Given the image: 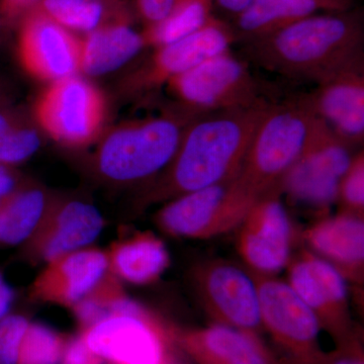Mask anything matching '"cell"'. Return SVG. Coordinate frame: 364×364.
Listing matches in <instances>:
<instances>
[{
    "mask_svg": "<svg viewBox=\"0 0 364 364\" xmlns=\"http://www.w3.org/2000/svg\"><path fill=\"white\" fill-rule=\"evenodd\" d=\"M272 102L205 112L184 131L173 159L144 191L141 205L166 203L238 176L254 134Z\"/></svg>",
    "mask_w": 364,
    "mask_h": 364,
    "instance_id": "obj_1",
    "label": "cell"
},
{
    "mask_svg": "<svg viewBox=\"0 0 364 364\" xmlns=\"http://www.w3.org/2000/svg\"><path fill=\"white\" fill-rule=\"evenodd\" d=\"M242 45L246 57L261 68L318 85L364 67L363 13L351 9L313 14Z\"/></svg>",
    "mask_w": 364,
    "mask_h": 364,
    "instance_id": "obj_2",
    "label": "cell"
},
{
    "mask_svg": "<svg viewBox=\"0 0 364 364\" xmlns=\"http://www.w3.org/2000/svg\"><path fill=\"white\" fill-rule=\"evenodd\" d=\"M198 112L181 105L155 117L119 124L100 139L91 160L100 181L126 188L154 179L173 159Z\"/></svg>",
    "mask_w": 364,
    "mask_h": 364,
    "instance_id": "obj_3",
    "label": "cell"
},
{
    "mask_svg": "<svg viewBox=\"0 0 364 364\" xmlns=\"http://www.w3.org/2000/svg\"><path fill=\"white\" fill-rule=\"evenodd\" d=\"M327 128L304 95L272 102L254 134L239 177L259 196L280 189L287 171Z\"/></svg>",
    "mask_w": 364,
    "mask_h": 364,
    "instance_id": "obj_4",
    "label": "cell"
},
{
    "mask_svg": "<svg viewBox=\"0 0 364 364\" xmlns=\"http://www.w3.org/2000/svg\"><path fill=\"white\" fill-rule=\"evenodd\" d=\"M172 325L128 296L117 313L78 333L105 364H191Z\"/></svg>",
    "mask_w": 364,
    "mask_h": 364,
    "instance_id": "obj_5",
    "label": "cell"
},
{
    "mask_svg": "<svg viewBox=\"0 0 364 364\" xmlns=\"http://www.w3.org/2000/svg\"><path fill=\"white\" fill-rule=\"evenodd\" d=\"M259 198L237 176L164 203L155 223L176 238H213L240 226Z\"/></svg>",
    "mask_w": 364,
    "mask_h": 364,
    "instance_id": "obj_6",
    "label": "cell"
},
{
    "mask_svg": "<svg viewBox=\"0 0 364 364\" xmlns=\"http://www.w3.org/2000/svg\"><path fill=\"white\" fill-rule=\"evenodd\" d=\"M167 85L177 105L198 114L242 109L264 100L247 61L231 50L205 60Z\"/></svg>",
    "mask_w": 364,
    "mask_h": 364,
    "instance_id": "obj_7",
    "label": "cell"
},
{
    "mask_svg": "<svg viewBox=\"0 0 364 364\" xmlns=\"http://www.w3.org/2000/svg\"><path fill=\"white\" fill-rule=\"evenodd\" d=\"M252 273L263 331L284 364H316L322 355L317 318L287 282Z\"/></svg>",
    "mask_w": 364,
    "mask_h": 364,
    "instance_id": "obj_8",
    "label": "cell"
},
{
    "mask_svg": "<svg viewBox=\"0 0 364 364\" xmlns=\"http://www.w3.org/2000/svg\"><path fill=\"white\" fill-rule=\"evenodd\" d=\"M105 114L104 95L77 75L51 83L35 105L41 128L66 147H85L95 142L104 127Z\"/></svg>",
    "mask_w": 364,
    "mask_h": 364,
    "instance_id": "obj_9",
    "label": "cell"
},
{
    "mask_svg": "<svg viewBox=\"0 0 364 364\" xmlns=\"http://www.w3.org/2000/svg\"><path fill=\"white\" fill-rule=\"evenodd\" d=\"M105 218L93 203L55 195L31 238L18 247V259L42 267L64 254L90 247L104 231Z\"/></svg>",
    "mask_w": 364,
    "mask_h": 364,
    "instance_id": "obj_10",
    "label": "cell"
},
{
    "mask_svg": "<svg viewBox=\"0 0 364 364\" xmlns=\"http://www.w3.org/2000/svg\"><path fill=\"white\" fill-rule=\"evenodd\" d=\"M193 282L215 323L262 336L259 298L252 273L227 261L196 267Z\"/></svg>",
    "mask_w": 364,
    "mask_h": 364,
    "instance_id": "obj_11",
    "label": "cell"
},
{
    "mask_svg": "<svg viewBox=\"0 0 364 364\" xmlns=\"http://www.w3.org/2000/svg\"><path fill=\"white\" fill-rule=\"evenodd\" d=\"M287 284L317 318L335 345L349 338L359 326L349 310L346 279L327 261L305 250L289 261Z\"/></svg>",
    "mask_w": 364,
    "mask_h": 364,
    "instance_id": "obj_12",
    "label": "cell"
},
{
    "mask_svg": "<svg viewBox=\"0 0 364 364\" xmlns=\"http://www.w3.org/2000/svg\"><path fill=\"white\" fill-rule=\"evenodd\" d=\"M354 147L328 127L282 178V193L311 207H330L337 202L340 181L355 155Z\"/></svg>",
    "mask_w": 364,
    "mask_h": 364,
    "instance_id": "obj_13",
    "label": "cell"
},
{
    "mask_svg": "<svg viewBox=\"0 0 364 364\" xmlns=\"http://www.w3.org/2000/svg\"><path fill=\"white\" fill-rule=\"evenodd\" d=\"M280 195L274 189L260 196L237 228L238 252L255 274L275 277L291 259L293 227Z\"/></svg>",
    "mask_w": 364,
    "mask_h": 364,
    "instance_id": "obj_14",
    "label": "cell"
},
{
    "mask_svg": "<svg viewBox=\"0 0 364 364\" xmlns=\"http://www.w3.org/2000/svg\"><path fill=\"white\" fill-rule=\"evenodd\" d=\"M235 43L236 36L230 23L214 16L195 33L156 48L154 54L134 73L131 87L142 91L168 83L205 60L228 51Z\"/></svg>",
    "mask_w": 364,
    "mask_h": 364,
    "instance_id": "obj_15",
    "label": "cell"
},
{
    "mask_svg": "<svg viewBox=\"0 0 364 364\" xmlns=\"http://www.w3.org/2000/svg\"><path fill=\"white\" fill-rule=\"evenodd\" d=\"M107 272V253L102 249L90 246L64 254L42 265L28 287V299L70 311Z\"/></svg>",
    "mask_w": 364,
    "mask_h": 364,
    "instance_id": "obj_16",
    "label": "cell"
},
{
    "mask_svg": "<svg viewBox=\"0 0 364 364\" xmlns=\"http://www.w3.org/2000/svg\"><path fill=\"white\" fill-rule=\"evenodd\" d=\"M18 54L28 72L53 83L76 75L80 42L65 28L35 9L21 26Z\"/></svg>",
    "mask_w": 364,
    "mask_h": 364,
    "instance_id": "obj_17",
    "label": "cell"
},
{
    "mask_svg": "<svg viewBox=\"0 0 364 364\" xmlns=\"http://www.w3.org/2000/svg\"><path fill=\"white\" fill-rule=\"evenodd\" d=\"M177 345L191 364H284L262 336L215 324L172 325Z\"/></svg>",
    "mask_w": 364,
    "mask_h": 364,
    "instance_id": "obj_18",
    "label": "cell"
},
{
    "mask_svg": "<svg viewBox=\"0 0 364 364\" xmlns=\"http://www.w3.org/2000/svg\"><path fill=\"white\" fill-rule=\"evenodd\" d=\"M304 95L337 135L353 146L363 142L364 67L326 79Z\"/></svg>",
    "mask_w": 364,
    "mask_h": 364,
    "instance_id": "obj_19",
    "label": "cell"
},
{
    "mask_svg": "<svg viewBox=\"0 0 364 364\" xmlns=\"http://www.w3.org/2000/svg\"><path fill=\"white\" fill-rule=\"evenodd\" d=\"M303 237L309 251L336 268L345 279L363 284V217L340 212L335 217L318 220Z\"/></svg>",
    "mask_w": 364,
    "mask_h": 364,
    "instance_id": "obj_20",
    "label": "cell"
},
{
    "mask_svg": "<svg viewBox=\"0 0 364 364\" xmlns=\"http://www.w3.org/2000/svg\"><path fill=\"white\" fill-rule=\"evenodd\" d=\"M351 9L352 0H251L230 25L237 43H246L279 32L313 14Z\"/></svg>",
    "mask_w": 364,
    "mask_h": 364,
    "instance_id": "obj_21",
    "label": "cell"
},
{
    "mask_svg": "<svg viewBox=\"0 0 364 364\" xmlns=\"http://www.w3.org/2000/svg\"><path fill=\"white\" fill-rule=\"evenodd\" d=\"M105 253L109 272L123 284L133 286L154 284L170 265L164 242L149 231L136 232L114 241Z\"/></svg>",
    "mask_w": 364,
    "mask_h": 364,
    "instance_id": "obj_22",
    "label": "cell"
},
{
    "mask_svg": "<svg viewBox=\"0 0 364 364\" xmlns=\"http://www.w3.org/2000/svg\"><path fill=\"white\" fill-rule=\"evenodd\" d=\"M145 47L143 33L134 30L126 20L105 23L81 41L79 71L90 76L111 73L131 61Z\"/></svg>",
    "mask_w": 364,
    "mask_h": 364,
    "instance_id": "obj_23",
    "label": "cell"
},
{
    "mask_svg": "<svg viewBox=\"0 0 364 364\" xmlns=\"http://www.w3.org/2000/svg\"><path fill=\"white\" fill-rule=\"evenodd\" d=\"M54 193L26 179L23 186L0 208V250L21 247L39 226Z\"/></svg>",
    "mask_w": 364,
    "mask_h": 364,
    "instance_id": "obj_24",
    "label": "cell"
},
{
    "mask_svg": "<svg viewBox=\"0 0 364 364\" xmlns=\"http://www.w3.org/2000/svg\"><path fill=\"white\" fill-rule=\"evenodd\" d=\"M214 4L215 0H176L164 20L142 33L146 46L171 44L200 30L214 16Z\"/></svg>",
    "mask_w": 364,
    "mask_h": 364,
    "instance_id": "obj_25",
    "label": "cell"
},
{
    "mask_svg": "<svg viewBox=\"0 0 364 364\" xmlns=\"http://www.w3.org/2000/svg\"><path fill=\"white\" fill-rule=\"evenodd\" d=\"M126 296L128 294L124 291L123 282L109 270L97 286L71 309L77 332L85 331L116 313Z\"/></svg>",
    "mask_w": 364,
    "mask_h": 364,
    "instance_id": "obj_26",
    "label": "cell"
},
{
    "mask_svg": "<svg viewBox=\"0 0 364 364\" xmlns=\"http://www.w3.org/2000/svg\"><path fill=\"white\" fill-rule=\"evenodd\" d=\"M36 9L66 30L91 33L104 26L105 7L100 0H41Z\"/></svg>",
    "mask_w": 364,
    "mask_h": 364,
    "instance_id": "obj_27",
    "label": "cell"
},
{
    "mask_svg": "<svg viewBox=\"0 0 364 364\" xmlns=\"http://www.w3.org/2000/svg\"><path fill=\"white\" fill-rule=\"evenodd\" d=\"M40 146L35 128L20 121L13 112L0 111V164L16 168L30 159Z\"/></svg>",
    "mask_w": 364,
    "mask_h": 364,
    "instance_id": "obj_28",
    "label": "cell"
},
{
    "mask_svg": "<svg viewBox=\"0 0 364 364\" xmlns=\"http://www.w3.org/2000/svg\"><path fill=\"white\" fill-rule=\"evenodd\" d=\"M69 335L30 321L21 338L16 364H60Z\"/></svg>",
    "mask_w": 364,
    "mask_h": 364,
    "instance_id": "obj_29",
    "label": "cell"
},
{
    "mask_svg": "<svg viewBox=\"0 0 364 364\" xmlns=\"http://www.w3.org/2000/svg\"><path fill=\"white\" fill-rule=\"evenodd\" d=\"M337 202L341 205V213L363 217L364 210V154L359 151L354 155L340 181Z\"/></svg>",
    "mask_w": 364,
    "mask_h": 364,
    "instance_id": "obj_30",
    "label": "cell"
},
{
    "mask_svg": "<svg viewBox=\"0 0 364 364\" xmlns=\"http://www.w3.org/2000/svg\"><path fill=\"white\" fill-rule=\"evenodd\" d=\"M30 318L18 313H11L0 318V364H16L18 349Z\"/></svg>",
    "mask_w": 364,
    "mask_h": 364,
    "instance_id": "obj_31",
    "label": "cell"
},
{
    "mask_svg": "<svg viewBox=\"0 0 364 364\" xmlns=\"http://www.w3.org/2000/svg\"><path fill=\"white\" fill-rule=\"evenodd\" d=\"M316 364H364L363 332L360 327L349 338L323 352Z\"/></svg>",
    "mask_w": 364,
    "mask_h": 364,
    "instance_id": "obj_32",
    "label": "cell"
},
{
    "mask_svg": "<svg viewBox=\"0 0 364 364\" xmlns=\"http://www.w3.org/2000/svg\"><path fill=\"white\" fill-rule=\"evenodd\" d=\"M60 364H105L104 360L91 350L80 333L69 335Z\"/></svg>",
    "mask_w": 364,
    "mask_h": 364,
    "instance_id": "obj_33",
    "label": "cell"
},
{
    "mask_svg": "<svg viewBox=\"0 0 364 364\" xmlns=\"http://www.w3.org/2000/svg\"><path fill=\"white\" fill-rule=\"evenodd\" d=\"M176 0H136L139 13L147 26H154L164 20Z\"/></svg>",
    "mask_w": 364,
    "mask_h": 364,
    "instance_id": "obj_34",
    "label": "cell"
},
{
    "mask_svg": "<svg viewBox=\"0 0 364 364\" xmlns=\"http://www.w3.org/2000/svg\"><path fill=\"white\" fill-rule=\"evenodd\" d=\"M26 181L14 167L0 164V198L9 200Z\"/></svg>",
    "mask_w": 364,
    "mask_h": 364,
    "instance_id": "obj_35",
    "label": "cell"
},
{
    "mask_svg": "<svg viewBox=\"0 0 364 364\" xmlns=\"http://www.w3.org/2000/svg\"><path fill=\"white\" fill-rule=\"evenodd\" d=\"M14 301H16V291L6 282L4 273L0 272V318L11 313Z\"/></svg>",
    "mask_w": 364,
    "mask_h": 364,
    "instance_id": "obj_36",
    "label": "cell"
},
{
    "mask_svg": "<svg viewBox=\"0 0 364 364\" xmlns=\"http://www.w3.org/2000/svg\"><path fill=\"white\" fill-rule=\"evenodd\" d=\"M250 1L251 0H215L218 6L232 16L241 13L250 4Z\"/></svg>",
    "mask_w": 364,
    "mask_h": 364,
    "instance_id": "obj_37",
    "label": "cell"
},
{
    "mask_svg": "<svg viewBox=\"0 0 364 364\" xmlns=\"http://www.w3.org/2000/svg\"><path fill=\"white\" fill-rule=\"evenodd\" d=\"M41 0H2L4 11L7 14H14L20 9L28 6H32L35 2H40Z\"/></svg>",
    "mask_w": 364,
    "mask_h": 364,
    "instance_id": "obj_38",
    "label": "cell"
},
{
    "mask_svg": "<svg viewBox=\"0 0 364 364\" xmlns=\"http://www.w3.org/2000/svg\"><path fill=\"white\" fill-rule=\"evenodd\" d=\"M1 21H2L1 11H0V26H1Z\"/></svg>",
    "mask_w": 364,
    "mask_h": 364,
    "instance_id": "obj_39",
    "label": "cell"
}]
</instances>
